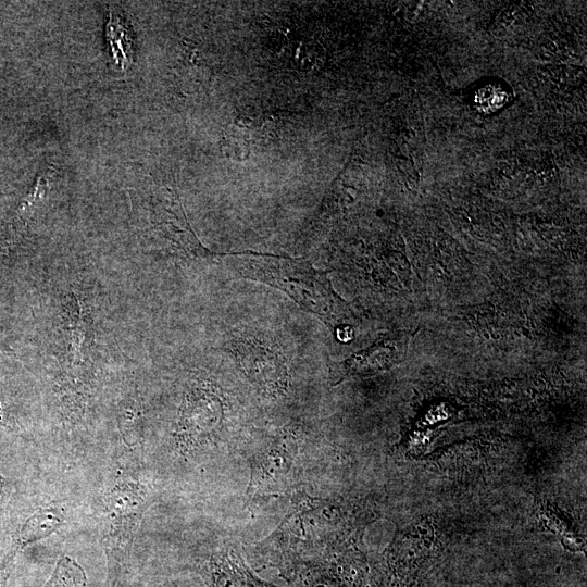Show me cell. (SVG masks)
<instances>
[{
  "label": "cell",
  "instance_id": "obj_7",
  "mask_svg": "<svg viewBox=\"0 0 587 587\" xmlns=\"http://www.w3.org/2000/svg\"><path fill=\"white\" fill-rule=\"evenodd\" d=\"M87 576L83 567L72 558L59 559L53 573L42 587H86Z\"/></svg>",
  "mask_w": 587,
  "mask_h": 587
},
{
  "label": "cell",
  "instance_id": "obj_1",
  "mask_svg": "<svg viewBox=\"0 0 587 587\" xmlns=\"http://www.w3.org/2000/svg\"><path fill=\"white\" fill-rule=\"evenodd\" d=\"M228 257L230 268L240 277L284 291L303 310L332 327L337 328L348 314L326 273L307 262L254 252H237Z\"/></svg>",
  "mask_w": 587,
  "mask_h": 587
},
{
  "label": "cell",
  "instance_id": "obj_8",
  "mask_svg": "<svg viewBox=\"0 0 587 587\" xmlns=\"http://www.w3.org/2000/svg\"><path fill=\"white\" fill-rule=\"evenodd\" d=\"M17 552L9 548L0 562V587H8V579L14 566Z\"/></svg>",
  "mask_w": 587,
  "mask_h": 587
},
{
  "label": "cell",
  "instance_id": "obj_3",
  "mask_svg": "<svg viewBox=\"0 0 587 587\" xmlns=\"http://www.w3.org/2000/svg\"><path fill=\"white\" fill-rule=\"evenodd\" d=\"M400 355V350L392 341H380L375 346L359 352L344 361L336 369V377L344 378L349 375L364 374L390 367Z\"/></svg>",
  "mask_w": 587,
  "mask_h": 587
},
{
  "label": "cell",
  "instance_id": "obj_6",
  "mask_svg": "<svg viewBox=\"0 0 587 587\" xmlns=\"http://www.w3.org/2000/svg\"><path fill=\"white\" fill-rule=\"evenodd\" d=\"M107 36L117 65L126 68L133 60L132 37L127 24L121 20L120 15H115L113 12H110Z\"/></svg>",
  "mask_w": 587,
  "mask_h": 587
},
{
  "label": "cell",
  "instance_id": "obj_4",
  "mask_svg": "<svg viewBox=\"0 0 587 587\" xmlns=\"http://www.w3.org/2000/svg\"><path fill=\"white\" fill-rule=\"evenodd\" d=\"M63 523L64 516L57 509H39L22 524L13 537L10 548L18 553L27 546L53 534Z\"/></svg>",
  "mask_w": 587,
  "mask_h": 587
},
{
  "label": "cell",
  "instance_id": "obj_2",
  "mask_svg": "<svg viewBox=\"0 0 587 587\" xmlns=\"http://www.w3.org/2000/svg\"><path fill=\"white\" fill-rule=\"evenodd\" d=\"M146 507L145 488L134 479L117 482L105 498L102 546L108 587H117L124 575Z\"/></svg>",
  "mask_w": 587,
  "mask_h": 587
},
{
  "label": "cell",
  "instance_id": "obj_9",
  "mask_svg": "<svg viewBox=\"0 0 587 587\" xmlns=\"http://www.w3.org/2000/svg\"><path fill=\"white\" fill-rule=\"evenodd\" d=\"M9 490H10L9 483L0 473V508H1L5 497L8 496Z\"/></svg>",
  "mask_w": 587,
  "mask_h": 587
},
{
  "label": "cell",
  "instance_id": "obj_5",
  "mask_svg": "<svg viewBox=\"0 0 587 587\" xmlns=\"http://www.w3.org/2000/svg\"><path fill=\"white\" fill-rule=\"evenodd\" d=\"M67 326L70 334L71 365L79 367L84 362L85 346L89 332L90 320L82 309L75 295H70L66 302Z\"/></svg>",
  "mask_w": 587,
  "mask_h": 587
}]
</instances>
